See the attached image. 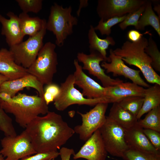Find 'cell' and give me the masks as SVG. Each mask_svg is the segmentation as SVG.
<instances>
[{
    "label": "cell",
    "instance_id": "4",
    "mask_svg": "<svg viewBox=\"0 0 160 160\" xmlns=\"http://www.w3.org/2000/svg\"><path fill=\"white\" fill-rule=\"evenodd\" d=\"M71 6L63 8L54 3L50 8L46 22L47 30L52 32L56 38L55 44L62 47L68 36L73 33V27L78 23V19L71 14Z\"/></svg>",
    "mask_w": 160,
    "mask_h": 160
},
{
    "label": "cell",
    "instance_id": "27",
    "mask_svg": "<svg viewBox=\"0 0 160 160\" xmlns=\"http://www.w3.org/2000/svg\"><path fill=\"white\" fill-rule=\"evenodd\" d=\"M144 97L132 96L123 98L117 103L122 108L137 116L141 110Z\"/></svg>",
    "mask_w": 160,
    "mask_h": 160
},
{
    "label": "cell",
    "instance_id": "39",
    "mask_svg": "<svg viewBox=\"0 0 160 160\" xmlns=\"http://www.w3.org/2000/svg\"><path fill=\"white\" fill-rule=\"evenodd\" d=\"M88 4V1L87 0L80 1L79 6L76 13L77 16H79L80 13L81 8L87 7Z\"/></svg>",
    "mask_w": 160,
    "mask_h": 160
},
{
    "label": "cell",
    "instance_id": "25",
    "mask_svg": "<svg viewBox=\"0 0 160 160\" xmlns=\"http://www.w3.org/2000/svg\"><path fill=\"white\" fill-rule=\"evenodd\" d=\"M160 18L153 10L151 1L146 0L144 11L141 15L136 27L137 30H144L148 25L152 26L160 36Z\"/></svg>",
    "mask_w": 160,
    "mask_h": 160
},
{
    "label": "cell",
    "instance_id": "9",
    "mask_svg": "<svg viewBox=\"0 0 160 160\" xmlns=\"http://www.w3.org/2000/svg\"><path fill=\"white\" fill-rule=\"evenodd\" d=\"M1 144L0 154L7 160H19L37 153L25 130L15 136H5L1 140Z\"/></svg>",
    "mask_w": 160,
    "mask_h": 160
},
{
    "label": "cell",
    "instance_id": "24",
    "mask_svg": "<svg viewBox=\"0 0 160 160\" xmlns=\"http://www.w3.org/2000/svg\"><path fill=\"white\" fill-rule=\"evenodd\" d=\"M160 105V85L155 84L145 89L144 100L141 108L136 116L138 120L145 113Z\"/></svg>",
    "mask_w": 160,
    "mask_h": 160
},
{
    "label": "cell",
    "instance_id": "1",
    "mask_svg": "<svg viewBox=\"0 0 160 160\" xmlns=\"http://www.w3.org/2000/svg\"><path fill=\"white\" fill-rule=\"evenodd\" d=\"M45 115L38 116L25 128L37 153L58 151L75 133L61 115L49 111Z\"/></svg>",
    "mask_w": 160,
    "mask_h": 160
},
{
    "label": "cell",
    "instance_id": "33",
    "mask_svg": "<svg viewBox=\"0 0 160 160\" xmlns=\"http://www.w3.org/2000/svg\"><path fill=\"white\" fill-rule=\"evenodd\" d=\"M146 1L138 9L127 14L126 18L119 24V26L121 30H124L130 25L134 26L135 28L136 27L137 22L144 10Z\"/></svg>",
    "mask_w": 160,
    "mask_h": 160
},
{
    "label": "cell",
    "instance_id": "36",
    "mask_svg": "<svg viewBox=\"0 0 160 160\" xmlns=\"http://www.w3.org/2000/svg\"><path fill=\"white\" fill-rule=\"evenodd\" d=\"M143 132L153 145L160 151V132L148 129H143Z\"/></svg>",
    "mask_w": 160,
    "mask_h": 160
},
{
    "label": "cell",
    "instance_id": "41",
    "mask_svg": "<svg viewBox=\"0 0 160 160\" xmlns=\"http://www.w3.org/2000/svg\"><path fill=\"white\" fill-rule=\"evenodd\" d=\"M9 80L6 76L0 73V86L4 82Z\"/></svg>",
    "mask_w": 160,
    "mask_h": 160
},
{
    "label": "cell",
    "instance_id": "38",
    "mask_svg": "<svg viewBox=\"0 0 160 160\" xmlns=\"http://www.w3.org/2000/svg\"><path fill=\"white\" fill-rule=\"evenodd\" d=\"M143 34L138 30L132 29L128 32L127 37L131 42H136L139 41L143 37Z\"/></svg>",
    "mask_w": 160,
    "mask_h": 160
},
{
    "label": "cell",
    "instance_id": "15",
    "mask_svg": "<svg viewBox=\"0 0 160 160\" xmlns=\"http://www.w3.org/2000/svg\"><path fill=\"white\" fill-rule=\"evenodd\" d=\"M73 63L75 68L73 74L74 84L82 89L83 96L88 99L106 97L105 88L86 74L77 59L74 60Z\"/></svg>",
    "mask_w": 160,
    "mask_h": 160
},
{
    "label": "cell",
    "instance_id": "43",
    "mask_svg": "<svg viewBox=\"0 0 160 160\" xmlns=\"http://www.w3.org/2000/svg\"><path fill=\"white\" fill-rule=\"evenodd\" d=\"M50 160H55V159H53Z\"/></svg>",
    "mask_w": 160,
    "mask_h": 160
},
{
    "label": "cell",
    "instance_id": "44",
    "mask_svg": "<svg viewBox=\"0 0 160 160\" xmlns=\"http://www.w3.org/2000/svg\"><path fill=\"white\" fill-rule=\"evenodd\" d=\"M5 160H6V159H5Z\"/></svg>",
    "mask_w": 160,
    "mask_h": 160
},
{
    "label": "cell",
    "instance_id": "16",
    "mask_svg": "<svg viewBox=\"0 0 160 160\" xmlns=\"http://www.w3.org/2000/svg\"><path fill=\"white\" fill-rule=\"evenodd\" d=\"M7 15L9 19L0 14V23L2 25L1 34L5 37L6 42L10 47L22 41L24 36L18 16L10 11Z\"/></svg>",
    "mask_w": 160,
    "mask_h": 160
},
{
    "label": "cell",
    "instance_id": "40",
    "mask_svg": "<svg viewBox=\"0 0 160 160\" xmlns=\"http://www.w3.org/2000/svg\"><path fill=\"white\" fill-rule=\"evenodd\" d=\"M153 10L155 11L158 15V17L160 18V4H158L155 5L153 8Z\"/></svg>",
    "mask_w": 160,
    "mask_h": 160
},
{
    "label": "cell",
    "instance_id": "13",
    "mask_svg": "<svg viewBox=\"0 0 160 160\" xmlns=\"http://www.w3.org/2000/svg\"><path fill=\"white\" fill-rule=\"evenodd\" d=\"M113 50L111 49L110 50L109 63L104 61L101 65L107 73H112L115 76H123L130 79L132 83L143 87L148 88L150 86L142 78L140 70L134 69L127 66L120 56L114 54Z\"/></svg>",
    "mask_w": 160,
    "mask_h": 160
},
{
    "label": "cell",
    "instance_id": "28",
    "mask_svg": "<svg viewBox=\"0 0 160 160\" xmlns=\"http://www.w3.org/2000/svg\"><path fill=\"white\" fill-rule=\"evenodd\" d=\"M122 158L124 160H160V152L129 149Z\"/></svg>",
    "mask_w": 160,
    "mask_h": 160
},
{
    "label": "cell",
    "instance_id": "34",
    "mask_svg": "<svg viewBox=\"0 0 160 160\" xmlns=\"http://www.w3.org/2000/svg\"><path fill=\"white\" fill-rule=\"evenodd\" d=\"M60 91V86L52 83L46 85L44 88V98L47 104L53 102L58 95Z\"/></svg>",
    "mask_w": 160,
    "mask_h": 160
},
{
    "label": "cell",
    "instance_id": "3",
    "mask_svg": "<svg viewBox=\"0 0 160 160\" xmlns=\"http://www.w3.org/2000/svg\"><path fill=\"white\" fill-rule=\"evenodd\" d=\"M13 98L12 103H2L1 106L6 113L12 114L16 122L23 128H25L39 115H45L49 111L44 98L39 96L20 93Z\"/></svg>",
    "mask_w": 160,
    "mask_h": 160
},
{
    "label": "cell",
    "instance_id": "32",
    "mask_svg": "<svg viewBox=\"0 0 160 160\" xmlns=\"http://www.w3.org/2000/svg\"><path fill=\"white\" fill-rule=\"evenodd\" d=\"M22 12L27 13H39L42 8V0H16Z\"/></svg>",
    "mask_w": 160,
    "mask_h": 160
},
{
    "label": "cell",
    "instance_id": "10",
    "mask_svg": "<svg viewBox=\"0 0 160 160\" xmlns=\"http://www.w3.org/2000/svg\"><path fill=\"white\" fill-rule=\"evenodd\" d=\"M108 103H100L89 112L85 113L77 111L82 119L81 124L73 129L75 133L79 135V139L86 141L96 130L100 129L105 121V113Z\"/></svg>",
    "mask_w": 160,
    "mask_h": 160
},
{
    "label": "cell",
    "instance_id": "5",
    "mask_svg": "<svg viewBox=\"0 0 160 160\" xmlns=\"http://www.w3.org/2000/svg\"><path fill=\"white\" fill-rule=\"evenodd\" d=\"M56 45L50 41L44 44L32 64L27 68L28 73L35 76L44 85L52 83L58 64Z\"/></svg>",
    "mask_w": 160,
    "mask_h": 160
},
{
    "label": "cell",
    "instance_id": "35",
    "mask_svg": "<svg viewBox=\"0 0 160 160\" xmlns=\"http://www.w3.org/2000/svg\"><path fill=\"white\" fill-rule=\"evenodd\" d=\"M59 156L58 151L37 153L25 157L19 160H50Z\"/></svg>",
    "mask_w": 160,
    "mask_h": 160
},
{
    "label": "cell",
    "instance_id": "6",
    "mask_svg": "<svg viewBox=\"0 0 160 160\" xmlns=\"http://www.w3.org/2000/svg\"><path fill=\"white\" fill-rule=\"evenodd\" d=\"M74 82V76L73 74H71L61 84L59 93L54 101L55 107L57 110L63 111L74 104L93 106L100 103H111L106 97L95 99L85 98L82 94L75 87Z\"/></svg>",
    "mask_w": 160,
    "mask_h": 160
},
{
    "label": "cell",
    "instance_id": "21",
    "mask_svg": "<svg viewBox=\"0 0 160 160\" xmlns=\"http://www.w3.org/2000/svg\"><path fill=\"white\" fill-rule=\"evenodd\" d=\"M106 118L116 122L125 129L135 125L138 121L136 115L122 108L117 102L113 103Z\"/></svg>",
    "mask_w": 160,
    "mask_h": 160
},
{
    "label": "cell",
    "instance_id": "14",
    "mask_svg": "<svg viewBox=\"0 0 160 160\" xmlns=\"http://www.w3.org/2000/svg\"><path fill=\"white\" fill-rule=\"evenodd\" d=\"M108 152L99 129L95 131L81 148L73 155L74 160L83 158L87 160H105Z\"/></svg>",
    "mask_w": 160,
    "mask_h": 160
},
{
    "label": "cell",
    "instance_id": "23",
    "mask_svg": "<svg viewBox=\"0 0 160 160\" xmlns=\"http://www.w3.org/2000/svg\"><path fill=\"white\" fill-rule=\"evenodd\" d=\"M22 33L24 36L28 35L33 36L37 34L46 24L45 19L36 17H30L27 13L23 12L19 16Z\"/></svg>",
    "mask_w": 160,
    "mask_h": 160
},
{
    "label": "cell",
    "instance_id": "12",
    "mask_svg": "<svg viewBox=\"0 0 160 160\" xmlns=\"http://www.w3.org/2000/svg\"><path fill=\"white\" fill-rule=\"evenodd\" d=\"M90 52V53L89 55L83 52L77 53V60L78 62L83 63V69L88 71L90 74L96 77L100 81L104 87L114 86L123 82L119 79H112L106 75L105 70L100 65L101 62L105 61L103 56L96 51Z\"/></svg>",
    "mask_w": 160,
    "mask_h": 160
},
{
    "label": "cell",
    "instance_id": "26",
    "mask_svg": "<svg viewBox=\"0 0 160 160\" xmlns=\"http://www.w3.org/2000/svg\"><path fill=\"white\" fill-rule=\"evenodd\" d=\"M137 124L143 129L160 132V105L148 112L143 119L138 120Z\"/></svg>",
    "mask_w": 160,
    "mask_h": 160
},
{
    "label": "cell",
    "instance_id": "2",
    "mask_svg": "<svg viewBox=\"0 0 160 160\" xmlns=\"http://www.w3.org/2000/svg\"><path fill=\"white\" fill-rule=\"evenodd\" d=\"M148 44V39L143 36L136 42L125 41L113 52L128 64L139 68L148 82L160 85V76L152 68L151 59L145 51Z\"/></svg>",
    "mask_w": 160,
    "mask_h": 160
},
{
    "label": "cell",
    "instance_id": "19",
    "mask_svg": "<svg viewBox=\"0 0 160 160\" xmlns=\"http://www.w3.org/2000/svg\"><path fill=\"white\" fill-rule=\"evenodd\" d=\"M0 73L12 80L25 76L29 73L27 69L17 64L9 50L0 49Z\"/></svg>",
    "mask_w": 160,
    "mask_h": 160
},
{
    "label": "cell",
    "instance_id": "22",
    "mask_svg": "<svg viewBox=\"0 0 160 160\" xmlns=\"http://www.w3.org/2000/svg\"><path fill=\"white\" fill-rule=\"evenodd\" d=\"M94 27L90 25L88 33L90 51H96L100 53L104 58L105 61L109 62L107 56L106 50L109 46H114L116 42L113 38L108 36L104 39L99 37L96 34Z\"/></svg>",
    "mask_w": 160,
    "mask_h": 160
},
{
    "label": "cell",
    "instance_id": "18",
    "mask_svg": "<svg viewBox=\"0 0 160 160\" xmlns=\"http://www.w3.org/2000/svg\"><path fill=\"white\" fill-rule=\"evenodd\" d=\"M105 88V97L111 103L117 102L126 97L132 96L144 97L143 87L133 83L123 82L117 85Z\"/></svg>",
    "mask_w": 160,
    "mask_h": 160
},
{
    "label": "cell",
    "instance_id": "42",
    "mask_svg": "<svg viewBox=\"0 0 160 160\" xmlns=\"http://www.w3.org/2000/svg\"><path fill=\"white\" fill-rule=\"evenodd\" d=\"M5 158L1 154H0V160H5Z\"/></svg>",
    "mask_w": 160,
    "mask_h": 160
},
{
    "label": "cell",
    "instance_id": "11",
    "mask_svg": "<svg viewBox=\"0 0 160 160\" xmlns=\"http://www.w3.org/2000/svg\"><path fill=\"white\" fill-rule=\"evenodd\" d=\"M145 0H98L96 8L100 19L105 21L122 16L138 9Z\"/></svg>",
    "mask_w": 160,
    "mask_h": 160
},
{
    "label": "cell",
    "instance_id": "30",
    "mask_svg": "<svg viewBox=\"0 0 160 160\" xmlns=\"http://www.w3.org/2000/svg\"><path fill=\"white\" fill-rule=\"evenodd\" d=\"M127 14L120 17H115L105 21L100 19L98 25L94 28L99 31L102 35L109 36L111 33V28L116 24L122 22L126 18Z\"/></svg>",
    "mask_w": 160,
    "mask_h": 160
},
{
    "label": "cell",
    "instance_id": "17",
    "mask_svg": "<svg viewBox=\"0 0 160 160\" xmlns=\"http://www.w3.org/2000/svg\"><path fill=\"white\" fill-rule=\"evenodd\" d=\"M43 85L36 77L29 73L15 80L5 81L0 86V89L8 93L13 97L24 88L30 87L36 90L39 96L44 98Z\"/></svg>",
    "mask_w": 160,
    "mask_h": 160
},
{
    "label": "cell",
    "instance_id": "29",
    "mask_svg": "<svg viewBox=\"0 0 160 160\" xmlns=\"http://www.w3.org/2000/svg\"><path fill=\"white\" fill-rule=\"evenodd\" d=\"M145 51L151 59V66L153 68L155 71L160 72V53L156 43L151 36L148 40V45Z\"/></svg>",
    "mask_w": 160,
    "mask_h": 160
},
{
    "label": "cell",
    "instance_id": "37",
    "mask_svg": "<svg viewBox=\"0 0 160 160\" xmlns=\"http://www.w3.org/2000/svg\"><path fill=\"white\" fill-rule=\"evenodd\" d=\"M59 153L61 160H70L71 156L75 153L73 149L65 147H61Z\"/></svg>",
    "mask_w": 160,
    "mask_h": 160
},
{
    "label": "cell",
    "instance_id": "20",
    "mask_svg": "<svg viewBox=\"0 0 160 160\" xmlns=\"http://www.w3.org/2000/svg\"><path fill=\"white\" fill-rule=\"evenodd\" d=\"M125 138L129 149L160 152L153 145L144 134L143 128L137 124L129 128L125 129Z\"/></svg>",
    "mask_w": 160,
    "mask_h": 160
},
{
    "label": "cell",
    "instance_id": "8",
    "mask_svg": "<svg viewBox=\"0 0 160 160\" xmlns=\"http://www.w3.org/2000/svg\"><path fill=\"white\" fill-rule=\"evenodd\" d=\"M99 130L108 153L112 156L122 158L124 153L129 149L125 140V129L106 118Z\"/></svg>",
    "mask_w": 160,
    "mask_h": 160
},
{
    "label": "cell",
    "instance_id": "7",
    "mask_svg": "<svg viewBox=\"0 0 160 160\" xmlns=\"http://www.w3.org/2000/svg\"><path fill=\"white\" fill-rule=\"evenodd\" d=\"M46 24L36 35L9 47V50L17 64L27 69L34 61L44 45L43 40L47 30Z\"/></svg>",
    "mask_w": 160,
    "mask_h": 160
},
{
    "label": "cell",
    "instance_id": "31",
    "mask_svg": "<svg viewBox=\"0 0 160 160\" xmlns=\"http://www.w3.org/2000/svg\"><path fill=\"white\" fill-rule=\"evenodd\" d=\"M0 130L5 136H15L17 135L11 118L3 110L0 104Z\"/></svg>",
    "mask_w": 160,
    "mask_h": 160
}]
</instances>
